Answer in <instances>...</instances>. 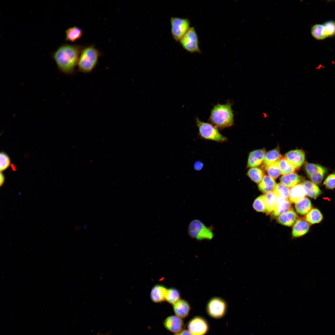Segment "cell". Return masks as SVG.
Returning <instances> with one entry per match:
<instances>
[{"mask_svg":"<svg viewBox=\"0 0 335 335\" xmlns=\"http://www.w3.org/2000/svg\"><path fill=\"white\" fill-rule=\"evenodd\" d=\"M11 160L8 155L2 152L0 154V170L3 172L7 169L10 166Z\"/></svg>","mask_w":335,"mask_h":335,"instance_id":"obj_35","label":"cell"},{"mask_svg":"<svg viewBox=\"0 0 335 335\" xmlns=\"http://www.w3.org/2000/svg\"><path fill=\"white\" fill-rule=\"evenodd\" d=\"M281 158L279 147L269 151L266 154L263 167L265 169L268 166L279 160Z\"/></svg>","mask_w":335,"mask_h":335,"instance_id":"obj_21","label":"cell"},{"mask_svg":"<svg viewBox=\"0 0 335 335\" xmlns=\"http://www.w3.org/2000/svg\"><path fill=\"white\" fill-rule=\"evenodd\" d=\"M291 208V203L289 199L277 197L276 204L271 216L273 217H277Z\"/></svg>","mask_w":335,"mask_h":335,"instance_id":"obj_15","label":"cell"},{"mask_svg":"<svg viewBox=\"0 0 335 335\" xmlns=\"http://www.w3.org/2000/svg\"><path fill=\"white\" fill-rule=\"evenodd\" d=\"M226 304L222 299L218 297L211 298L208 302L207 307L209 315L215 318H219L225 315L226 310Z\"/></svg>","mask_w":335,"mask_h":335,"instance_id":"obj_8","label":"cell"},{"mask_svg":"<svg viewBox=\"0 0 335 335\" xmlns=\"http://www.w3.org/2000/svg\"><path fill=\"white\" fill-rule=\"evenodd\" d=\"M209 121L220 129L232 126L234 124V115L231 103L229 102L215 105L211 110Z\"/></svg>","mask_w":335,"mask_h":335,"instance_id":"obj_2","label":"cell"},{"mask_svg":"<svg viewBox=\"0 0 335 335\" xmlns=\"http://www.w3.org/2000/svg\"><path fill=\"white\" fill-rule=\"evenodd\" d=\"M266 154L264 149H257L250 152L248 157L247 167L255 168L260 165L264 161Z\"/></svg>","mask_w":335,"mask_h":335,"instance_id":"obj_11","label":"cell"},{"mask_svg":"<svg viewBox=\"0 0 335 335\" xmlns=\"http://www.w3.org/2000/svg\"><path fill=\"white\" fill-rule=\"evenodd\" d=\"M208 328L206 320L199 317L193 319L188 324L189 331L193 335H204L208 331Z\"/></svg>","mask_w":335,"mask_h":335,"instance_id":"obj_10","label":"cell"},{"mask_svg":"<svg viewBox=\"0 0 335 335\" xmlns=\"http://www.w3.org/2000/svg\"><path fill=\"white\" fill-rule=\"evenodd\" d=\"M279 167L281 174L283 175L294 172L297 169L285 157L279 159Z\"/></svg>","mask_w":335,"mask_h":335,"instance_id":"obj_29","label":"cell"},{"mask_svg":"<svg viewBox=\"0 0 335 335\" xmlns=\"http://www.w3.org/2000/svg\"><path fill=\"white\" fill-rule=\"evenodd\" d=\"M170 23L172 35L176 42L179 41L190 27V21L186 18L172 17Z\"/></svg>","mask_w":335,"mask_h":335,"instance_id":"obj_6","label":"cell"},{"mask_svg":"<svg viewBox=\"0 0 335 335\" xmlns=\"http://www.w3.org/2000/svg\"><path fill=\"white\" fill-rule=\"evenodd\" d=\"M174 335H193L189 330H182L180 332L175 333Z\"/></svg>","mask_w":335,"mask_h":335,"instance_id":"obj_39","label":"cell"},{"mask_svg":"<svg viewBox=\"0 0 335 335\" xmlns=\"http://www.w3.org/2000/svg\"><path fill=\"white\" fill-rule=\"evenodd\" d=\"M66 41L74 42L80 38L83 34L82 29L77 26L70 27L65 31Z\"/></svg>","mask_w":335,"mask_h":335,"instance_id":"obj_24","label":"cell"},{"mask_svg":"<svg viewBox=\"0 0 335 335\" xmlns=\"http://www.w3.org/2000/svg\"><path fill=\"white\" fill-rule=\"evenodd\" d=\"M182 47L191 53H200L197 33L194 27H190L179 41Z\"/></svg>","mask_w":335,"mask_h":335,"instance_id":"obj_7","label":"cell"},{"mask_svg":"<svg viewBox=\"0 0 335 335\" xmlns=\"http://www.w3.org/2000/svg\"><path fill=\"white\" fill-rule=\"evenodd\" d=\"M164 324L168 330L176 333L182 330L184 325L181 318L176 315L167 317L164 322Z\"/></svg>","mask_w":335,"mask_h":335,"instance_id":"obj_13","label":"cell"},{"mask_svg":"<svg viewBox=\"0 0 335 335\" xmlns=\"http://www.w3.org/2000/svg\"><path fill=\"white\" fill-rule=\"evenodd\" d=\"M310 32L312 37L317 40H322L328 37L323 24L314 25L311 28Z\"/></svg>","mask_w":335,"mask_h":335,"instance_id":"obj_26","label":"cell"},{"mask_svg":"<svg viewBox=\"0 0 335 335\" xmlns=\"http://www.w3.org/2000/svg\"><path fill=\"white\" fill-rule=\"evenodd\" d=\"M167 289L161 284H156L152 288L150 296L152 300L158 303L165 300V295Z\"/></svg>","mask_w":335,"mask_h":335,"instance_id":"obj_18","label":"cell"},{"mask_svg":"<svg viewBox=\"0 0 335 335\" xmlns=\"http://www.w3.org/2000/svg\"><path fill=\"white\" fill-rule=\"evenodd\" d=\"M0 186L1 187L3 185L5 181V176L2 172H0Z\"/></svg>","mask_w":335,"mask_h":335,"instance_id":"obj_40","label":"cell"},{"mask_svg":"<svg viewBox=\"0 0 335 335\" xmlns=\"http://www.w3.org/2000/svg\"><path fill=\"white\" fill-rule=\"evenodd\" d=\"M295 207L297 213L303 215L306 214L310 211L312 205L310 200L305 197L296 203Z\"/></svg>","mask_w":335,"mask_h":335,"instance_id":"obj_25","label":"cell"},{"mask_svg":"<svg viewBox=\"0 0 335 335\" xmlns=\"http://www.w3.org/2000/svg\"><path fill=\"white\" fill-rule=\"evenodd\" d=\"M310 226L308 222L303 219H299L293 225L292 235L295 237H298L305 234L308 231Z\"/></svg>","mask_w":335,"mask_h":335,"instance_id":"obj_16","label":"cell"},{"mask_svg":"<svg viewBox=\"0 0 335 335\" xmlns=\"http://www.w3.org/2000/svg\"><path fill=\"white\" fill-rule=\"evenodd\" d=\"M266 207V213L269 215L271 213L276 206L277 197L273 191L264 194Z\"/></svg>","mask_w":335,"mask_h":335,"instance_id":"obj_27","label":"cell"},{"mask_svg":"<svg viewBox=\"0 0 335 335\" xmlns=\"http://www.w3.org/2000/svg\"><path fill=\"white\" fill-rule=\"evenodd\" d=\"M328 37L335 36V21L328 20L323 24Z\"/></svg>","mask_w":335,"mask_h":335,"instance_id":"obj_36","label":"cell"},{"mask_svg":"<svg viewBox=\"0 0 335 335\" xmlns=\"http://www.w3.org/2000/svg\"><path fill=\"white\" fill-rule=\"evenodd\" d=\"M301 180L300 176L294 172L284 175L280 179V183L288 188L298 184Z\"/></svg>","mask_w":335,"mask_h":335,"instance_id":"obj_22","label":"cell"},{"mask_svg":"<svg viewBox=\"0 0 335 335\" xmlns=\"http://www.w3.org/2000/svg\"><path fill=\"white\" fill-rule=\"evenodd\" d=\"M83 48L79 45L67 44L60 46L52 55L59 70L66 74H73Z\"/></svg>","mask_w":335,"mask_h":335,"instance_id":"obj_1","label":"cell"},{"mask_svg":"<svg viewBox=\"0 0 335 335\" xmlns=\"http://www.w3.org/2000/svg\"><path fill=\"white\" fill-rule=\"evenodd\" d=\"M213 227L212 226H207L200 220L196 219L192 220L188 227L189 235L197 240H211L213 237Z\"/></svg>","mask_w":335,"mask_h":335,"instance_id":"obj_5","label":"cell"},{"mask_svg":"<svg viewBox=\"0 0 335 335\" xmlns=\"http://www.w3.org/2000/svg\"><path fill=\"white\" fill-rule=\"evenodd\" d=\"M279 160L268 166L265 170L268 176L274 179H277L281 174L279 167Z\"/></svg>","mask_w":335,"mask_h":335,"instance_id":"obj_33","label":"cell"},{"mask_svg":"<svg viewBox=\"0 0 335 335\" xmlns=\"http://www.w3.org/2000/svg\"><path fill=\"white\" fill-rule=\"evenodd\" d=\"M196 123L198 129V135L201 138L221 143L227 141V138L212 124L201 121L198 118H196Z\"/></svg>","mask_w":335,"mask_h":335,"instance_id":"obj_4","label":"cell"},{"mask_svg":"<svg viewBox=\"0 0 335 335\" xmlns=\"http://www.w3.org/2000/svg\"><path fill=\"white\" fill-rule=\"evenodd\" d=\"M180 295L179 291L175 288L167 289L165 300L168 303L173 305L180 299Z\"/></svg>","mask_w":335,"mask_h":335,"instance_id":"obj_31","label":"cell"},{"mask_svg":"<svg viewBox=\"0 0 335 335\" xmlns=\"http://www.w3.org/2000/svg\"><path fill=\"white\" fill-rule=\"evenodd\" d=\"M305 169L308 177L316 184L321 183L327 171L324 167L310 163H306Z\"/></svg>","mask_w":335,"mask_h":335,"instance_id":"obj_9","label":"cell"},{"mask_svg":"<svg viewBox=\"0 0 335 335\" xmlns=\"http://www.w3.org/2000/svg\"><path fill=\"white\" fill-rule=\"evenodd\" d=\"M324 184L328 189L335 188V173H332L328 176L324 181Z\"/></svg>","mask_w":335,"mask_h":335,"instance_id":"obj_37","label":"cell"},{"mask_svg":"<svg viewBox=\"0 0 335 335\" xmlns=\"http://www.w3.org/2000/svg\"><path fill=\"white\" fill-rule=\"evenodd\" d=\"M306 195L302 184H297L290 189L288 199L291 203H295L305 198Z\"/></svg>","mask_w":335,"mask_h":335,"instance_id":"obj_19","label":"cell"},{"mask_svg":"<svg viewBox=\"0 0 335 335\" xmlns=\"http://www.w3.org/2000/svg\"><path fill=\"white\" fill-rule=\"evenodd\" d=\"M253 207L257 212H266V207L264 194L259 196L255 200Z\"/></svg>","mask_w":335,"mask_h":335,"instance_id":"obj_34","label":"cell"},{"mask_svg":"<svg viewBox=\"0 0 335 335\" xmlns=\"http://www.w3.org/2000/svg\"><path fill=\"white\" fill-rule=\"evenodd\" d=\"M301 184L306 194L311 198L316 199L321 193L319 187L312 181L306 180Z\"/></svg>","mask_w":335,"mask_h":335,"instance_id":"obj_20","label":"cell"},{"mask_svg":"<svg viewBox=\"0 0 335 335\" xmlns=\"http://www.w3.org/2000/svg\"><path fill=\"white\" fill-rule=\"evenodd\" d=\"M203 167V163L200 161H196L194 165V169L196 171L201 170Z\"/></svg>","mask_w":335,"mask_h":335,"instance_id":"obj_38","label":"cell"},{"mask_svg":"<svg viewBox=\"0 0 335 335\" xmlns=\"http://www.w3.org/2000/svg\"><path fill=\"white\" fill-rule=\"evenodd\" d=\"M287 159L297 168L301 167L305 159L304 152L302 150H294L287 152L285 154Z\"/></svg>","mask_w":335,"mask_h":335,"instance_id":"obj_12","label":"cell"},{"mask_svg":"<svg viewBox=\"0 0 335 335\" xmlns=\"http://www.w3.org/2000/svg\"><path fill=\"white\" fill-rule=\"evenodd\" d=\"M247 175L252 181L259 183L264 176V173L262 169L255 167L250 168L247 171Z\"/></svg>","mask_w":335,"mask_h":335,"instance_id":"obj_30","label":"cell"},{"mask_svg":"<svg viewBox=\"0 0 335 335\" xmlns=\"http://www.w3.org/2000/svg\"><path fill=\"white\" fill-rule=\"evenodd\" d=\"M298 219V215L292 208L279 215L277 219L279 223L289 226L294 225Z\"/></svg>","mask_w":335,"mask_h":335,"instance_id":"obj_14","label":"cell"},{"mask_svg":"<svg viewBox=\"0 0 335 335\" xmlns=\"http://www.w3.org/2000/svg\"><path fill=\"white\" fill-rule=\"evenodd\" d=\"M173 308L176 315L181 318L187 317L190 309L188 302L182 299H180L174 304Z\"/></svg>","mask_w":335,"mask_h":335,"instance_id":"obj_17","label":"cell"},{"mask_svg":"<svg viewBox=\"0 0 335 335\" xmlns=\"http://www.w3.org/2000/svg\"><path fill=\"white\" fill-rule=\"evenodd\" d=\"M100 53L94 45L83 47L80 54L77 66L79 71L88 73L96 66Z\"/></svg>","mask_w":335,"mask_h":335,"instance_id":"obj_3","label":"cell"},{"mask_svg":"<svg viewBox=\"0 0 335 335\" xmlns=\"http://www.w3.org/2000/svg\"><path fill=\"white\" fill-rule=\"evenodd\" d=\"M273 192L277 197L288 199L290 189L281 183L277 184L273 190Z\"/></svg>","mask_w":335,"mask_h":335,"instance_id":"obj_32","label":"cell"},{"mask_svg":"<svg viewBox=\"0 0 335 335\" xmlns=\"http://www.w3.org/2000/svg\"><path fill=\"white\" fill-rule=\"evenodd\" d=\"M323 219V216L319 210L311 209L306 214L305 219L309 223L314 224L319 223Z\"/></svg>","mask_w":335,"mask_h":335,"instance_id":"obj_28","label":"cell"},{"mask_svg":"<svg viewBox=\"0 0 335 335\" xmlns=\"http://www.w3.org/2000/svg\"><path fill=\"white\" fill-rule=\"evenodd\" d=\"M276 184L275 179L268 175H265L259 183L258 187L261 191L266 193L272 191Z\"/></svg>","mask_w":335,"mask_h":335,"instance_id":"obj_23","label":"cell"}]
</instances>
